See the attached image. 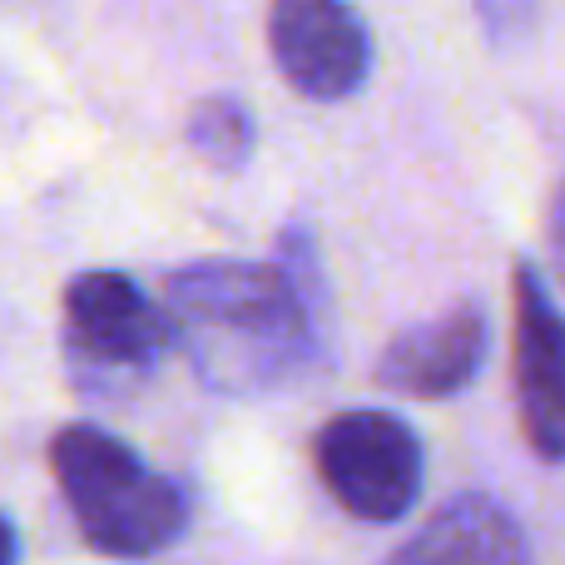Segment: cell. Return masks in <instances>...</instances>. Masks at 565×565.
<instances>
[{
  "mask_svg": "<svg viewBox=\"0 0 565 565\" xmlns=\"http://www.w3.org/2000/svg\"><path fill=\"white\" fill-rule=\"evenodd\" d=\"M50 477L85 546L109 561L159 556L184 536L194 516L184 481L149 467L129 441L89 422H70L50 437Z\"/></svg>",
  "mask_w": 565,
  "mask_h": 565,
  "instance_id": "obj_2",
  "label": "cell"
},
{
  "mask_svg": "<svg viewBox=\"0 0 565 565\" xmlns=\"http://www.w3.org/2000/svg\"><path fill=\"white\" fill-rule=\"evenodd\" d=\"M0 565H20V531L6 511H0Z\"/></svg>",
  "mask_w": 565,
  "mask_h": 565,
  "instance_id": "obj_11",
  "label": "cell"
},
{
  "mask_svg": "<svg viewBox=\"0 0 565 565\" xmlns=\"http://www.w3.org/2000/svg\"><path fill=\"white\" fill-rule=\"evenodd\" d=\"M60 332H65L70 372L89 392L154 377L179 342L169 308H159L135 278L115 268H89L65 282Z\"/></svg>",
  "mask_w": 565,
  "mask_h": 565,
  "instance_id": "obj_3",
  "label": "cell"
},
{
  "mask_svg": "<svg viewBox=\"0 0 565 565\" xmlns=\"http://www.w3.org/2000/svg\"><path fill=\"white\" fill-rule=\"evenodd\" d=\"M382 565H531V541L501 501L467 491L431 511Z\"/></svg>",
  "mask_w": 565,
  "mask_h": 565,
  "instance_id": "obj_8",
  "label": "cell"
},
{
  "mask_svg": "<svg viewBox=\"0 0 565 565\" xmlns=\"http://www.w3.org/2000/svg\"><path fill=\"white\" fill-rule=\"evenodd\" d=\"M164 308L189 367L224 397H268L328 362V282L308 224L282 234L274 264L209 258L169 274Z\"/></svg>",
  "mask_w": 565,
  "mask_h": 565,
  "instance_id": "obj_1",
  "label": "cell"
},
{
  "mask_svg": "<svg viewBox=\"0 0 565 565\" xmlns=\"http://www.w3.org/2000/svg\"><path fill=\"white\" fill-rule=\"evenodd\" d=\"M312 471L352 521L392 526L417 507L422 487H427V447L392 412L352 407L318 427Z\"/></svg>",
  "mask_w": 565,
  "mask_h": 565,
  "instance_id": "obj_4",
  "label": "cell"
},
{
  "mask_svg": "<svg viewBox=\"0 0 565 565\" xmlns=\"http://www.w3.org/2000/svg\"><path fill=\"white\" fill-rule=\"evenodd\" d=\"M546 244H551V258H556V274L565 282V179L551 199V224H546Z\"/></svg>",
  "mask_w": 565,
  "mask_h": 565,
  "instance_id": "obj_10",
  "label": "cell"
},
{
  "mask_svg": "<svg viewBox=\"0 0 565 565\" xmlns=\"http://www.w3.org/2000/svg\"><path fill=\"white\" fill-rule=\"evenodd\" d=\"M189 149L204 159L209 169L218 174H238V169L254 159L258 149V125H254V109L244 105L238 95H209L189 109Z\"/></svg>",
  "mask_w": 565,
  "mask_h": 565,
  "instance_id": "obj_9",
  "label": "cell"
},
{
  "mask_svg": "<svg viewBox=\"0 0 565 565\" xmlns=\"http://www.w3.org/2000/svg\"><path fill=\"white\" fill-rule=\"evenodd\" d=\"M491 352V318L481 302H457L427 322H412L382 348L377 382L412 402H447L477 382Z\"/></svg>",
  "mask_w": 565,
  "mask_h": 565,
  "instance_id": "obj_7",
  "label": "cell"
},
{
  "mask_svg": "<svg viewBox=\"0 0 565 565\" xmlns=\"http://www.w3.org/2000/svg\"><path fill=\"white\" fill-rule=\"evenodd\" d=\"M268 55L282 85L318 105L352 99L372 75V35L348 0H274Z\"/></svg>",
  "mask_w": 565,
  "mask_h": 565,
  "instance_id": "obj_5",
  "label": "cell"
},
{
  "mask_svg": "<svg viewBox=\"0 0 565 565\" xmlns=\"http://www.w3.org/2000/svg\"><path fill=\"white\" fill-rule=\"evenodd\" d=\"M511 382L521 437L541 461H565V312L531 264L511 274Z\"/></svg>",
  "mask_w": 565,
  "mask_h": 565,
  "instance_id": "obj_6",
  "label": "cell"
}]
</instances>
